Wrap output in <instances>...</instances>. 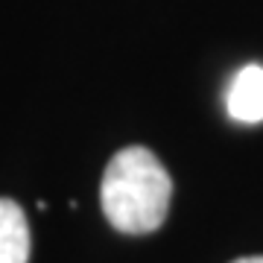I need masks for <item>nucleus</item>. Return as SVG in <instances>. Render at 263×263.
I'll return each instance as SVG.
<instances>
[{"label": "nucleus", "instance_id": "f257e3e1", "mask_svg": "<svg viewBox=\"0 0 263 263\" xmlns=\"http://www.w3.org/2000/svg\"><path fill=\"white\" fill-rule=\"evenodd\" d=\"M173 199V179L146 146H126L103 173L100 202L111 228L123 234H152L164 226Z\"/></svg>", "mask_w": 263, "mask_h": 263}, {"label": "nucleus", "instance_id": "f03ea898", "mask_svg": "<svg viewBox=\"0 0 263 263\" xmlns=\"http://www.w3.org/2000/svg\"><path fill=\"white\" fill-rule=\"evenodd\" d=\"M228 114L237 123H260L263 120V67L260 65H246L234 76V82L228 88Z\"/></svg>", "mask_w": 263, "mask_h": 263}, {"label": "nucleus", "instance_id": "7ed1b4c3", "mask_svg": "<svg viewBox=\"0 0 263 263\" xmlns=\"http://www.w3.org/2000/svg\"><path fill=\"white\" fill-rule=\"evenodd\" d=\"M0 263H29V226L12 199H0Z\"/></svg>", "mask_w": 263, "mask_h": 263}, {"label": "nucleus", "instance_id": "20e7f679", "mask_svg": "<svg viewBox=\"0 0 263 263\" xmlns=\"http://www.w3.org/2000/svg\"><path fill=\"white\" fill-rule=\"evenodd\" d=\"M234 263H263V254H252V257H240Z\"/></svg>", "mask_w": 263, "mask_h": 263}]
</instances>
